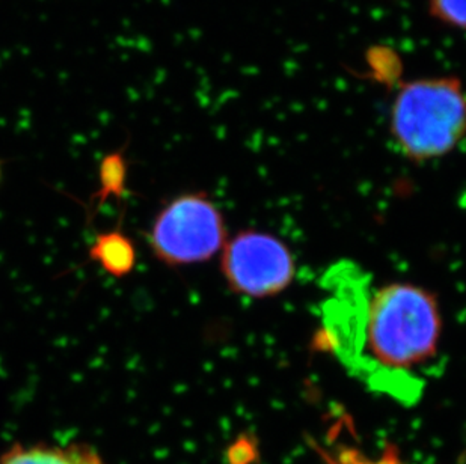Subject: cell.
Returning a JSON list of instances; mask_svg holds the SVG:
<instances>
[{
	"instance_id": "6da1fadb",
	"label": "cell",
	"mask_w": 466,
	"mask_h": 464,
	"mask_svg": "<svg viewBox=\"0 0 466 464\" xmlns=\"http://www.w3.org/2000/svg\"><path fill=\"white\" fill-rule=\"evenodd\" d=\"M367 344L379 364L410 369L438 351L442 317L435 296L414 284L385 285L374 293L367 317Z\"/></svg>"
},
{
	"instance_id": "7a4b0ae2",
	"label": "cell",
	"mask_w": 466,
	"mask_h": 464,
	"mask_svg": "<svg viewBox=\"0 0 466 464\" xmlns=\"http://www.w3.org/2000/svg\"><path fill=\"white\" fill-rule=\"evenodd\" d=\"M390 128L412 162L451 153L466 136V91L456 76L403 84L391 106Z\"/></svg>"
},
{
	"instance_id": "3957f363",
	"label": "cell",
	"mask_w": 466,
	"mask_h": 464,
	"mask_svg": "<svg viewBox=\"0 0 466 464\" xmlns=\"http://www.w3.org/2000/svg\"><path fill=\"white\" fill-rule=\"evenodd\" d=\"M224 216L206 193H186L167 202L156 216L150 245L167 266L204 263L224 249Z\"/></svg>"
},
{
	"instance_id": "277c9868",
	"label": "cell",
	"mask_w": 466,
	"mask_h": 464,
	"mask_svg": "<svg viewBox=\"0 0 466 464\" xmlns=\"http://www.w3.org/2000/svg\"><path fill=\"white\" fill-rule=\"evenodd\" d=\"M220 268L229 288L247 298H272L295 279V257L278 237L243 231L227 240Z\"/></svg>"
},
{
	"instance_id": "5b68a950",
	"label": "cell",
	"mask_w": 466,
	"mask_h": 464,
	"mask_svg": "<svg viewBox=\"0 0 466 464\" xmlns=\"http://www.w3.org/2000/svg\"><path fill=\"white\" fill-rule=\"evenodd\" d=\"M0 464H106L98 452L85 445H17L11 448Z\"/></svg>"
},
{
	"instance_id": "8992f818",
	"label": "cell",
	"mask_w": 466,
	"mask_h": 464,
	"mask_svg": "<svg viewBox=\"0 0 466 464\" xmlns=\"http://www.w3.org/2000/svg\"><path fill=\"white\" fill-rule=\"evenodd\" d=\"M91 257L114 277L127 275L135 266V247L121 232L98 237L91 249Z\"/></svg>"
},
{
	"instance_id": "52a82bcc",
	"label": "cell",
	"mask_w": 466,
	"mask_h": 464,
	"mask_svg": "<svg viewBox=\"0 0 466 464\" xmlns=\"http://www.w3.org/2000/svg\"><path fill=\"white\" fill-rule=\"evenodd\" d=\"M429 13L442 25L466 31V0H429Z\"/></svg>"
},
{
	"instance_id": "ba28073f",
	"label": "cell",
	"mask_w": 466,
	"mask_h": 464,
	"mask_svg": "<svg viewBox=\"0 0 466 464\" xmlns=\"http://www.w3.org/2000/svg\"><path fill=\"white\" fill-rule=\"evenodd\" d=\"M320 454L325 459L326 464H403L397 448L392 445L385 449L378 460H369L362 456L361 452L349 449V448H344L335 456H330L328 452H320Z\"/></svg>"
},
{
	"instance_id": "9c48e42d",
	"label": "cell",
	"mask_w": 466,
	"mask_h": 464,
	"mask_svg": "<svg viewBox=\"0 0 466 464\" xmlns=\"http://www.w3.org/2000/svg\"><path fill=\"white\" fill-rule=\"evenodd\" d=\"M256 454V448L249 440H238L229 449V461H231V464H249L254 461Z\"/></svg>"
}]
</instances>
